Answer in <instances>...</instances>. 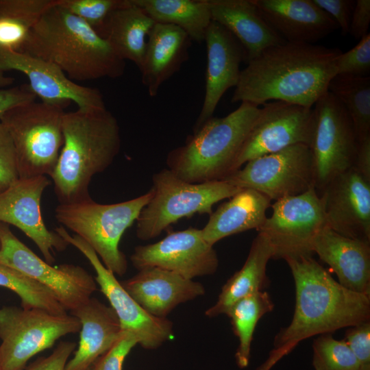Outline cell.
<instances>
[{
    "instance_id": "1",
    "label": "cell",
    "mask_w": 370,
    "mask_h": 370,
    "mask_svg": "<svg viewBox=\"0 0 370 370\" xmlns=\"http://www.w3.org/2000/svg\"><path fill=\"white\" fill-rule=\"evenodd\" d=\"M338 48L285 42L271 47L241 71L232 103L256 106L281 101L312 108L336 75Z\"/></svg>"
},
{
    "instance_id": "2",
    "label": "cell",
    "mask_w": 370,
    "mask_h": 370,
    "mask_svg": "<svg viewBox=\"0 0 370 370\" xmlns=\"http://www.w3.org/2000/svg\"><path fill=\"white\" fill-rule=\"evenodd\" d=\"M293 278L295 305L290 323L280 330L274 348L370 320V296L341 285L313 257L286 261Z\"/></svg>"
},
{
    "instance_id": "3",
    "label": "cell",
    "mask_w": 370,
    "mask_h": 370,
    "mask_svg": "<svg viewBox=\"0 0 370 370\" xmlns=\"http://www.w3.org/2000/svg\"><path fill=\"white\" fill-rule=\"evenodd\" d=\"M21 52L58 66L71 80L122 76L125 61L92 28L53 0Z\"/></svg>"
},
{
    "instance_id": "4",
    "label": "cell",
    "mask_w": 370,
    "mask_h": 370,
    "mask_svg": "<svg viewBox=\"0 0 370 370\" xmlns=\"http://www.w3.org/2000/svg\"><path fill=\"white\" fill-rule=\"evenodd\" d=\"M64 143L50 175L59 204L92 199L89 185L94 175L104 171L121 148L116 119L104 108H78L64 112Z\"/></svg>"
},
{
    "instance_id": "5",
    "label": "cell",
    "mask_w": 370,
    "mask_h": 370,
    "mask_svg": "<svg viewBox=\"0 0 370 370\" xmlns=\"http://www.w3.org/2000/svg\"><path fill=\"white\" fill-rule=\"evenodd\" d=\"M260 108L241 103L223 117H211L189 136L184 145L171 151L168 169L190 183L223 180L233 173L241 149Z\"/></svg>"
},
{
    "instance_id": "6",
    "label": "cell",
    "mask_w": 370,
    "mask_h": 370,
    "mask_svg": "<svg viewBox=\"0 0 370 370\" xmlns=\"http://www.w3.org/2000/svg\"><path fill=\"white\" fill-rule=\"evenodd\" d=\"M151 197L150 189L143 195L116 204H101L92 199L59 204L55 209V217L90 245L107 269L122 276L127 271V261L119 249L120 241Z\"/></svg>"
},
{
    "instance_id": "7",
    "label": "cell",
    "mask_w": 370,
    "mask_h": 370,
    "mask_svg": "<svg viewBox=\"0 0 370 370\" xmlns=\"http://www.w3.org/2000/svg\"><path fill=\"white\" fill-rule=\"evenodd\" d=\"M64 108L35 100L12 107L0 118L14 146L20 178L53 172L64 143Z\"/></svg>"
},
{
    "instance_id": "8",
    "label": "cell",
    "mask_w": 370,
    "mask_h": 370,
    "mask_svg": "<svg viewBox=\"0 0 370 370\" xmlns=\"http://www.w3.org/2000/svg\"><path fill=\"white\" fill-rule=\"evenodd\" d=\"M152 182V197L136 220V236L142 241L158 236L182 218L211 214L215 204L241 189L225 180L190 183L169 169L155 173Z\"/></svg>"
},
{
    "instance_id": "9",
    "label": "cell",
    "mask_w": 370,
    "mask_h": 370,
    "mask_svg": "<svg viewBox=\"0 0 370 370\" xmlns=\"http://www.w3.org/2000/svg\"><path fill=\"white\" fill-rule=\"evenodd\" d=\"M78 319L40 308L5 306L0 309V363L3 370H24L37 354L60 338L80 331Z\"/></svg>"
},
{
    "instance_id": "10",
    "label": "cell",
    "mask_w": 370,
    "mask_h": 370,
    "mask_svg": "<svg viewBox=\"0 0 370 370\" xmlns=\"http://www.w3.org/2000/svg\"><path fill=\"white\" fill-rule=\"evenodd\" d=\"M272 214L258 230L270 243L272 259L286 262L312 257L313 243L327 227L321 199L314 187L271 205Z\"/></svg>"
},
{
    "instance_id": "11",
    "label": "cell",
    "mask_w": 370,
    "mask_h": 370,
    "mask_svg": "<svg viewBox=\"0 0 370 370\" xmlns=\"http://www.w3.org/2000/svg\"><path fill=\"white\" fill-rule=\"evenodd\" d=\"M309 145L314 186L318 194L334 177L352 168L358 146L352 121L342 103L329 91L314 103Z\"/></svg>"
},
{
    "instance_id": "12",
    "label": "cell",
    "mask_w": 370,
    "mask_h": 370,
    "mask_svg": "<svg viewBox=\"0 0 370 370\" xmlns=\"http://www.w3.org/2000/svg\"><path fill=\"white\" fill-rule=\"evenodd\" d=\"M0 263L45 286L66 311L81 306L97 290L95 280L85 269L72 264L51 266L1 222Z\"/></svg>"
},
{
    "instance_id": "13",
    "label": "cell",
    "mask_w": 370,
    "mask_h": 370,
    "mask_svg": "<svg viewBox=\"0 0 370 370\" xmlns=\"http://www.w3.org/2000/svg\"><path fill=\"white\" fill-rule=\"evenodd\" d=\"M240 188H251L276 201L301 194L314 186L310 148L297 144L252 159L225 180Z\"/></svg>"
},
{
    "instance_id": "14",
    "label": "cell",
    "mask_w": 370,
    "mask_h": 370,
    "mask_svg": "<svg viewBox=\"0 0 370 370\" xmlns=\"http://www.w3.org/2000/svg\"><path fill=\"white\" fill-rule=\"evenodd\" d=\"M56 232L69 245L77 248L89 261L96 273L95 281L116 313L122 332L133 334L146 349H155L173 337V322L156 317L145 310L126 291L114 274L107 269L96 252L79 236L70 235L64 227Z\"/></svg>"
},
{
    "instance_id": "15",
    "label": "cell",
    "mask_w": 370,
    "mask_h": 370,
    "mask_svg": "<svg viewBox=\"0 0 370 370\" xmlns=\"http://www.w3.org/2000/svg\"><path fill=\"white\" fill-rule=\"evenodd\" d=\"M312 129V108L281 101L264 103L241 149L233 172L252 159L291 145L309 146Z\"/></svg>"
},
{
    "instance_id": "16",
    "label": "cell",
    "mask_w": 370,
    "mask_h": 370,
    "mask_svg": "<svg viewBox=\"0 0 370 370\" xmlns=\"http://www.w3.org/2000/svg\"><path fill=\"white\" fill-rule=\"evenodd\" d=\"M130 260L138 271L157 267L188 280L212 275L219 267L214 247L203 238L201 229L195 227L171 232L153 244L137 246Z\"/></svg>"
},
{
    "instance_id": "17",
    "label": "cell",
    "mask_w": 370,
    "mask_h": 370,
    "mask_svg": "<svg viewBox=\"0 0 370 370\" xmlns=\"http://www.w3.org/2000/svg\"><path fill=\"white\" fill-rule=\"evenodd\" d=\"M50 184L46 175L18 178L0 193V222L21 230L51 264L54 251H64L69 243L56 231L47 229L41 212V199Z\"/></svg>"
},
{
    "instance_id": "18",
    "label": "cell",
    "mask_w": 370,
    "mask_h": 370,
    "mask_svg": "<svg viewBox=\"0 0 370 370\" xmlns=\"http://www.w3.org/2000/svg\"><path fill=\"white\" fill-rule=\"evenodd\" d=\"M24 74L29 86L41 101L65 107L74 102L78 108H104L103 97L95 88L71 80L58 66L32 55L0 48V72Z\"/></svg>"
},
{
    "instance_id": "19",
    "label": "cell",
    "mask_w": 370,
    "mask_h": 370,
    "mask_svg": "<svg viewBox=\"0 0 370 370\" xmlns=\"http://www.w3.org/2000/svg\"><path fill=\"white\" fill-rule=\"evenodd\" d=\"M327 227L346 237L370 242V181L353 167L319 193Z\"/></svg>"
},
{
    "instance_id": "20",
    "label": "cell",
    "mask_w": 370,
    "mask_h": 370,
    "mask_svg": "<svg viewBox=\"0 0 370 370\" xmlns=\"http://www.w3.org/2000/svg\"><path fill=\"white\" fill-rule=\"evenodd\" d=\"M207 63L205 95L193 132L213 116L225 92L238 84L244 50L236 38L224 27L212 21L205 36Z\"/></svg>"
},
{
    "instance_id": "21",
    "label": "cell",
    "mask_w": 370,
    "mask_h": 370,
    "mask_svg": "<svg viewBox=\"0 0 370 370\" xmlns=\"http://www.w3.org/2000/svg\"><path fill=\"white\" fill-rule=\"evenodd\" d=\"M267 23L286 42L314 44L338 29L313 0H253Z\"/></svg>"
},
{
    "instance_id": "22",
    "label": "cell",
    "mask_w": 370,
    "mask_h": 370,
    "mask_svg": "<svg viewBox=\"0 0 370 370\" xmlns=\"http://www.w3.org/2000/svg\"><path fill=\"white\" fill-rule=\"evenodd\" d=\"M121 284L145 310L158 318H166L179 304L206 291L200 282L157 267L140 269Z\"/></svg>"
},
{
    "instance_id": "23",
    "label": "cell",
    "mask_w": 370,
    "mask_h": 370,
    "mask_svg": "<svg viewBox=\"0 0 370 370\" xmlns=\"http://www.w3.org/2000/svg\"><path fill=\"white\" fill-rule=\"evenodd\" d=\"M313 252L335 273L341 285L370 296V242L325 227L314 241Z\"/></svg>"
},
{
    "instance_id": "24",
    "label": "cell",
    "mask_w": 370,
    "mask_h": 370,
    "mask_svg": "<svg viewBox=\"0 0 370 370\" xmlns=\"http://www.w3.org/2000/svg\"><path fill=\"white\" fill-rule=\"evenodd\" d=\"M212 21L239 42L247 64L266 49L286 41L267 23L253 0H209Z\"/></svg>"
},
{
    "instance_id": "25",
    "label": "cell",
    "mask_w": 370,
    "mask_h": 370,
    "mask_svg": "<svg viewBox=\"0 0 370 370\" xmlns=\"http://www.w3.org/2000/svg\"><path fill=\"white\" fill-rule=\"evenodd\" d=\"M192 40L180 27L156 23L147 39L139 69L141 82L149 95L156 97L163 83L178 72L189 59Z\"/></svg>"
},
{
    "instance_id": "26",
    "label": "cell",
    "mask_w": 370,
    "mask_h": 370,
    "mask_svg": "<svg viewBox=\"0 0 370 370\" xmlns=\"http://www.w3.org/2000/svg\"><path fill=\"white\" fill-rule=\"evenodd\" d=\"M71 314L81 323L80 338L65 370H88L119 338L122 334L120 323L110 306L94 297L71 311Z\"/></svg>"
},
{
    "instance_id": "27",
    "label": "cell",
    "mask_w": 370,
    "mask_h": 370,
    "mask_svg": "<svg viewBox=\"0 0 370 370\" xmlns=\"http://www.w3.org/2000/svg\"><path fill=\"white\" fill-rule=\"evenodd\" d=\"M271 205V200L262 193L241 188L209 215L206 225L201 229V236L214 246L227 236L253 229L258 231L264 223Z\"/></svg>"
},
{
    "instance_id": "28",
    "label": "cell",
    "mask_w": 370,
    "mask_h": 370,
    "mask_svg": "<svg viewBox=\"0 0 370 370\" xmlns=\"http://www.w3.org/2000/svg\"><path fill=\"white\" fill-rule=\"evenodd\" d=\"M155 23L132 0H126L124 5L108 15L97 34L121 59L133 62L139 69L144 59L148 36Z\"/></svg>"
},
{
    "instance_id": "29",
    "label": "cell",
    "mask_w": 370,
    "mask_h": 370,
    "mask_svg": "<svg viewBox=\"0 0 370 370\" xmlns=\"http://www.w3.org/2000/svg\"><path fill=\"white\" fill-rule=\"evenodd\" d=\"M272 256L270 243L258 232L252 241L244 264L224 284L216 303L206 310L205 314L208 317L225 314L237 301L264 291L269 285L267 266Z\"/></svg>"
},
{
    "instance_id": "30",
    "label": "cell",
    "mask_w": 370,
    "mask_h": 370,
    "mask_svg": "<svg viewBox=\"0 0 370 370\" xmlns=\"http://www.w3.org/2000/svg\"><path fill=\"white\" fill-rule=\"evenodd\" d=\"M156 23L177 26L190 40L204 41L212 22L209 0H132Z\"/></svg>"
},
{
    "instance_id": "31",
    "label": "cell",
    "mask_w": 370,
    "mask_h": 370,
    "mask_svg": "<svg viewBox=\"0 0 370 370\" xmlns=\"http://www.w3.org/2000/svg\"><path fill=\"white\" fill-rule=\"evenodd\" d=\"M53 0H0V48L21 52Z\"/></svg>"
},
{
    "instance_id": "32",
    "label": "cell",
    "mask_w": 370,
    "mask_h": 370,
    "mask_svg": "<svg viewBox=\"0 0 370 370\" xmlns=\"http://www.w3.org/2000/svg\"><path fill=\"white\" fill-rule=\"evenodd\" d=\"M273 308L274 304L269 294L261 291L237 301L225 313L230 319L234 334L238 338L235 358L240 368H245L249 365L253 336L258 322Z\"/></svg>"
},
{
    "instance_id": "33",
    "label": "cell",
    "mask_w": 370,
    "mask_h": 370,
    "mask_svg": "<svg viewBox=\"0 0 370 370\" xmlns=\"http://www.w3.org/2000/svg\"><path fill=\"white\" fill-rule=\"evenodd\" d=\"M328 91L347 110L358 140L370 136V77L336 75L330 80Z\"/></svg>"
},
{
    "instance_id": "34",
    "label": "cell",
    "mask_w": 370,
    "mask_h": 370,
    "mask_svg": "<svg viewBox=\"0 0 370 370\" xmlns=\"http://www.w3.org/2000/svg\"><path fill=\"white\" fill-rule=\"evenodd\" d=\"M0 286L15 293L19 297L23 308H40L57 314L67 313L47 288L1 263Z\"/></svg>"
},
{
    "instance_id": "35",
    "label": "cell",
    "mask_w": 370,
    "mask_h": 370,
    "mask_svg": "<svg viewBox=\"0 0 370 370\" xmlns=\"http://www.w3.org/2000/svg\"><path fill=\"white\" fill-rule=\"evenodd\" d=\"M314 370H360V365L345 341L332 334L319 335L312 343Z\"/></svg>"
},
{
    "instance_id": "36",
    "label": "cell",
    "mask_w": 370,
    "mask_h": 370,
    "mask_svg": "<svg viewBox=\"0 0 370 370\" xmlns=\"http://www.w3.org/2000/svg\"><path fill=\"white\" fill-rule=\"evenodd\" d=\"M126 0H56L64 9L76 16L97 33L108 15Z\"/></svg>"
},
{
    "instance_id": "37",
    "label": "cell",
    "mask_w": 370,
    "mask_h": 370,
    "mask_svg": "<svg viewBox=\"0 0 370 370\" xmlns=\"http://www.w3.org/2000/svg\"><path fill=\"white\" fill-rule=\"evenodd\" d=\"M370 72V34L359 40L350 50L339 55L336 75L366 77Z\"/></svg>"
},
{
    "instance_id": "38",
    "label": "cell",
    "mask_w": 370,
    "mask_h": 370,
    "mask_svg": "<svg viewBox=\"0 0 370 370\" xmlns=\"http://www.w3.org/2000/svg\"><path fill=\"white\" fill-rule=\"evenodd\" d=\"M18 178L14 146L8 131L0 122V193Z\"/></svg>"
},
{
    "instance_id": "39",
    "label": "cell",
    "mask_w": 370,
    "mask_h": 370,
    "mask_svg": "<svg viewBox=\"0 0 370 370\" xmlns=\"http://www.w3.org/2000/svg\"><path fill=\"white\" fill-rule=\"evenodd\" d=\"M136 345L138 340L133 334L122 332L117 341L88 370H122L127 356Z\"/></svg>"
},
{
    "instance_id": "40",
    "label": "cell",
    "mask_w": 370,
    "mask_h": 370,
    "mask_svg": "<svg viewBox=\"0 0 370 370\" xmlns=\"http://www.w3.org/2000/svg\"><path fill=\"white\" fill-rule=\"evenodd\" d=\"M343 340L361 369H370V320L347 328Z\"/></svg>"
},
{
    "instance_id": "41",
    "label": "cell",
    "mask_w": 370,
    "mask_h": 370,
    "mask_svg": "<svg viewBox=\"0 0 370 370\" xmlns=\"http://www.w3.org/2000/svg\"><path fill=\"white\" fill-rule=\"evenodd\" d=\"M336 23L343 35L349 34L352 12L356 4L354 0H313Z\"/></svg>"
},
{
    "instance_id": "42",
    "label": "cell",
    "mask_w": 370,
    "mask_h": 370,
    "mask_svg": "<svg viewBox=\"0 0 370 370\" xmlns=\"http://www.w3.org/2000/svg\"><path fill=\"white\" fill-rule=\"evenodd\" d=\"M75 347L73 342L61 341L49 356L38 358L25 370H65L69 358Z\"/></svg>"
},
{
    "instance_id": "43",
    "label": "cell",
    "mask_w": 370,
    "mask_h": 370,
    "mask_svg": "<svg viewBox=\"0 0 370 370\" xmlns=\"http://www.w3.org/2000/svg\"><path fill=\"white\" fill-rule=\"evenodd\" d=\"M36 98L29 84L0 88V118L12 107L35 101Z\"/></svg>"
},
{
    "instance_id": "44",
    "label": "cell",
    "mask_w": 370,
    "mask_h": 370,
    "mask_svg": "<svg viewBox=\"0 0 370 370\" xmlns=\"http://www.w3.org/2000/svg\"><path fill=\"white\" fill-rule=\"evenodd\" d=\"M370 24V0H356L352 12L349 34L360 40L369 34Z\"/></svg>"
},
{
    "instance_id": "45",
    "label": "cell",
    "mask_w": 370,
    "mask_h": 370,
    "mask_svg": "<svg viewBox=\"0 0 370 370\" xmlns=\"http://www.w3.org/2000/svg\"><path fill=\"white\" fill-rule=\"evenodd\" d=\"M352 167L370 181V136L358 140Z\"/></svg>"
},
{
    "instance_id": "46",
    "label": "cell",
    "mask_w": 370,
    "mask_h": 370,
    "mask_svg": "<svg viewBox=\"0 0 370 370\" xmlns=\"http://www.w3.org/2000/svg\"><path fill=\"white\" fill-rule=\"evenodd\" d=\"M284 356L280 351L272 350L267 359L262 363L256 370H271V368Z\"/></svg>"
},
{
    "instance_id": "47",
    "label": "cell",
    "mask_w": 370,
    "mask_h": 370,
    "mask_svg": "<svg viewBox=\"0 0 370 370\" xmlns=\"http://www.w3.org/2000/svg\"><path fill=\"white\" fill-rule=\"evenodd\" d=\"M14 82L12 77L7 76L4 73L0 72V88H5Z\"/></svg>"
},
{
    "instance_id": "48",
    "label": "cell",
    "mask_w": 370,
    "mask_h": 370,
    "mask_svg": "<svg viewBox=\"0 0 370 370\" xmlns=\"http://www.w3.org/2000/svg\"><path fill=\"white\" fill-rule=\"evenodd\" d=\"M0 370H3V367H2L1 365V363H0Z\"/></svg>"
},
{
    "instance_id": "49",
    "label": "cell",
    "mask_w": 370,
    "mask_h": 370,
    "mask_svg": "<svg viewBox=\"0 0 370 370\" xmlns=\"http://www.w3.org/2000/svg\"><path fill=\"white\" fill-rule=\"evenodd\" d=\"M360 370H370V369H361Z\"/></svg>"
}]
</instances>
